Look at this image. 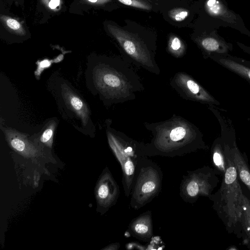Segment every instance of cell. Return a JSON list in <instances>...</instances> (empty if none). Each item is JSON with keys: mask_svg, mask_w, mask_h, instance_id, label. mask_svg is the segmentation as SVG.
I'll list each match as a JSON object with an SVG mask.
<instances>
[{"mask_svg": "<svg viewBox=\"0 0 250 250\" xmlns=\"http://www.w3.org/2000/svg\"><path fill=\"white\" fill-rule=\"evenodd\" d=\"M146 126L154 134L151 143L146 146L147 154L172 156L208 149L198 128L181 118L173 117Z\"/></svg>", "mask_w": 250, "mask_h": 250, "instance_id": "6da1fadb", "label": "cell"}, {"mask_svg": "<svg viewBox=\"0 0 250 250\" xmlns=\"http://www.w3.org/2000/svg\"><path fill=\"white\" fill-rule=\"evenodd\" d=\"M224 144L228 160L227 170L220 188L208 198L213 202L212 208L223 222L227 231L241 239L243 192L230 156L229 146L224 142Z\"/></svg>", "mask_w": 250, "mask_h": 250, "instance_id": "7a4b0ae2", "label": "cell"}, {"mask_svg": "<svg viewBox=\"0 0 250 250\" xmlns=\"http://www.w3.org/2000/svg\"><path fill=\"white\" fill-rule=\"evenodd\" d=\"M126 64L122 62L117 69L100 68L95 73L99 89L118 102L130 100L142 88L137 76Z\"/></svg>", "mask_w": 250, "mask_h": 250, "instance_id": "3957f363", "label": "cell"}, {"mask_svg": "<svg viewBox=\"0 0 250 250\" xmlns=\"http://www.w3.org/2000/svg\"><path fill=\"white\" fill-rule=\"evenodd\" d=\"M110 145L119 160L123 171V185L128 196L133 189L139 167L147 154L146 146L140 145L124 134L108 133Z\"/></svg>", "mask_w": 250, "mask_h": 250, "instance_id": "277c9868", "label": "cell"}, {"mask_svg": "<svg viewBox=\"0 0 250 250\" xmlns=\"http://www.w3.org/2000/svg\"><path fill=\"white\" fill-rule=\"evenodd\" d=\"M144 160L138 171L132 190L130 204L139 208L152 199L159 192L161 186V174L154 164L146 163Z\"/></svg>", "mask_w": 250, "mask_h": 250, "instance_id": "5b68a950", "label": "cell"}, {"mask_svg": "<svg viewBox=\"0 0 250 250\" xmlns=\"http://www.w3.org/2000/svg\"><path fill=\"white\" fill-rule=\"evenodd\" d=\"M218 175L214 168L208 166L188 172L181 187L182 195L190 203L200 196L209 198L219 183Z\"/></svg>", "mask_w": 250, "mask_h": 250, "instance_id": "8992f818", "label": "cell"}, {"mask_svg": "<svg viewBox=\"0 0 250 250\" xmlns=\"http://www.w3.org/2000/svg\"><path fill=\"white\" fill-rule=\"evenodd\" d=\"M107 28L125 51L138 65L153 73H159L149 50L138 36L115 25L109 24Z\"/></svg>", "mask_w": 250, "mask_h": 250, "instance_id": "52a82bcc", "label": "cell"}, {"mask_svg": "<svg viewBox=\"0 0 250 250\" xmlns=\"http://www.w3.org/2000/svg\"><path fill=\"white\" fill-rule=\"evenodd\" d=\"M170 84L186 99L211 105L220 104V102L207 90L185 73H177L171 80Z\"/></svg>", "mask_w": 250, "mask_h": 250, "instance_id": "ba28073f", "label": "cell"}, {"mask_svg": "<svg viewBox=\"0 0 250 250\" xmlns=\"http://www.w3.org/2000/svg\"><path fill=\"white\" fill-rule=\"evenodd\" d=\"M210 58L219 65L239 76L250 83V61L229 54H215Z\"/></svg>", "mask_w": 250, "mask_h": 250, "instance_id": "9c48e42d", "label": "cell"}, {"mask_svg": "<svg viewBox=\"0 0 250 250\" xmlns=\"http://www.w3.org/2000/svg\"><path fill=\"white\" fill-rule=\"evenodd\" d=\"M229 147L230 156L240 180L250 192V166L247 156L238 147L236 140L224 142Z\"/></svg>", "mask_w": 250, "mask_h": 250, "instance_id": "30bf717a", "label": "cell"}, {"mask_svg": "<svg viewBox=\"0 0 250 250\" xmlns=\"http://www.w3.org/2000/svg\"><path fill=\"white\" fill-rule=\"evenodd\" d=\"M199 44L207 58L215 54H227L232 50L231 44L227 42L218 35L208 36L200 40Z\"/></svg>", "mask_w": 250, "mask_h": 250, "instance_id": "8fae6325", "label": "cell"}, {"mask_svg": "<svg viewBox=\"0 0 250 250\" xmlns=\"http://www.w3.org/2000/svg\"><path fill=\"white\" fill-rule=\"evenodd\" d=\"M129 229L131 234L138 239L150 238L152 235V226L150 211L135 218L130 223Z\"/></svg>", "mask_w": 250, "mask_h": 250, "instance_id": "7c38bea8", "label": "cell"}, {"mask_svg": "<svg viewBox=\"0 0 250 250\" xmlns=\"http://www.w3.org/2000/svg\"><path fill=\"white\" fill-rule=\"evenodd\" d=\"M211 157L214 168L219 175L223 177L228 167V160L225 151L224 142L221 136L213 142L211 148Z\"/></svg>", "mask_w": 250, "mask_h": 250, "instance_id": "4fadbf2b", "label": "cell"}, {"mask_svg": "<svg viewBox=\"0 0 250 250\" xmlns=\"http://www.w3.org/2000/svg\"><path fill=\"white\" fill-rule=\"evenodd\" d=\"M207 12L212 16L233 23L236 19L235 14L230 12L218 0H207L205 5Z\"/></svg>", "mask_w": 250, "mask_h": 250, "instance_id": "5bb4252c", "label": "cell"}, {"mask_svg": "<svg viewBox=\"0 0 250 250\" xmlns=\"http://www.w3.org/2000/svg\"><path fill=\"white\" fill-rule=\"evenodd\" d=\"M242 244L250 250V199L243 192L242 195Z\"/></svg>", "mask_w": 250, "mask_h": 250, "instance_id": "9a60e30c", "label": "cell"}, {"mask_svg": "<svg viewBox=\"0 0 250 250\" xmlns=\"http://www.w3.org/2000/svg\"><path fill=\"white\" fill-rule=\"evenodd\" d=\"M64 97L71 108L82 119L85 124L89 111L83 101L75 93L66 88L64 89Z\"/></svg>", "mask_w": 250, "mask_h": 250, "instance_id": "2e32d148", "label": "cell"}, {"mask_svg": "<svg viewBox=\"0 0 250 250\" xmlns=\"http://www.w3.org/2000/svg\"><path fill=\"white\" fill-rule=\"evenodd\" d=\"M118 192V188L116 186L111 188L107 183H104L100 185L98 190V197L100 199H109L111 202L116 198Z\"/></svg>", "mask_w": 250, "mask_h": 250, "instance_id": "e0dca14e", "label": "cell"}, {"mask_svg": "<svg viewBox=\"0 0 250 250\" xmlns=\"http://www.w3.org/2000/svg\"><path fill=\"white\" fill-rule=\"evenodd\" d=\"M168 48L170 52L176 56H181L185 49V45L182 41L175 35H172L169 37Z\"/></svg>", "mask_w": 250, "mask_h": 250, "instance_id": "ac0fdd59", "label": "cell"}, {"mask_svg": "<svg viewBox=\"0 0 250 250\" xmlns=\"http://www.w3.org/2000/svg\"><path fill=\"white\" fill-rule=\"evenodd\" d=\"M1 20L12 31L21 35H23L24 33L22 26L16 20L5 16H1Z\"/></svg>", "mask_w": 250, "mask_h": 250, "instance_id": "d6986e66", "label": "cell"}, {"mask_svg": "<svg viewBox=\"0 0 250 250\" xmlns=\"http://www.w3.org/2000/svg\"><path fill=\"white\" fill-rule=\"evenodd\" d=\"M189 14V11L183 8H174L168 12L169 17L175 21H184L188 16Z\"/></svg>", "mask_w": 250, "mask_h": 250, "instance_id": "ffe728a7", "label": "cell"}, {"mask_svg": "<svg viewBox=\"0 0 250 250\" xmlns=\"http://www.w3.org/2000/svg\"><path fill=\"white\" fill-rule=\"evenodd\" d=\"M123 4L131 7L149 10L152 6L148 2L142 0H118Z\"/></svg>", "mask_w": 250, "mask_h": 250, "instance_id": "44dd1931", "label": "cell"}, {"mask_svg": "<svg viewBox=\"0 0 250 250\" xmlns=\"http://www.w3.org/2000/svg\"><path fill=\"white\" fill-rule=\"evenodd\" d=\"M10 144L12 146L18 151L21 152L23 151L25 147L24 142L18 137H14V135L11 137Z\"/></svg>", "mask_w": 250, "mask_h": 250, "instance_id": "7402d4cb", "label": "cell"}, {"mask_svg": "<svg viewBox=\"0 0 250 250\" xmlns=\"http://www.w3.org/2000/svg\"><path fill=\"white\" fill-rule=\"evenodd\" d=\"M55 125L54 124H50L43 132L41 140L43 143H47L50 141L53 137Z\"/></svg>", "mask_w": 250, "mask_h": 250, "instance_id": "603a6c76", "label": "cell"}, {"mask_svg": "<svg viewBox=\"0 0 250 250\" xmlns=\"http://www.w3.org/2000/svg\"><path fill=\"white\" fill-rule=\"evenodd\" d=\"M237 44L244 52L250 55V46L246 45L239 42H237Z\"/></svg>", "mask_w": 250, "mask_h": 250, "instance_id": "cb8c5ba5", "label": "cell"}, {"mask_svg": "<svg viewBox=\"0 0 250 250\" xmlns=\"http://www.w3.org/2000/svg\"><path fill=\"white\" fill-rule=\"evenodd\" d=\"M60 3V0H51L49 3V6L51 8H55L58 6Z\"/></svg>", "mask_w": 250, "mask_h": 250, "instance_id": "d4e9b609", "label": "cell"}, {"mask_svg": "<svg viewBox=\"0 0 250 250\" xmlns=\"http://www.w3.org/2000/svg\"><path fill=\"white\" fill-rule=\"evenodd\" d=\"M227 250H236L238 248L235 246H230L227 249Z\"/></svg>", "mask_w": 250, "mask_h": 250, "instance_id": "484cf974", "label": "cell"}]
</instances>
